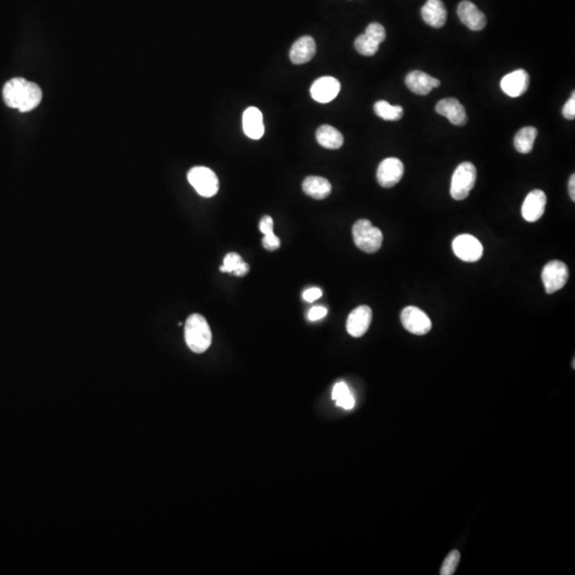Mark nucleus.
Here are the masks:
<instances>
[{
	"mask_svg": "<svg viewBox=\"0 0 575 575\" xmlns=\"http://www.w3.org/2000/svg\"><path fill=\"white\" fill-rule=\"evenodd\" d=\"M454 254L465 262H476L482 258L484 249L480 240L471 234H461L456 236L453 244Z\"/></svg>",
	"mask_w": 575,
	"mask_h": 575,
	"instance_id": "8",
	"label": "nucleus"
},
{
	"mask_svg": "<svg viewBox=\"0 0 575 575\" xmlns=\"http://www.w3.org/2000/svg\"><path fill=\"white\" fill-rule=\"evenodd\" d=\"M317 51L315 40L311 36H302L294 42L290 51V59L294 64H304L315 57Z\"/></svg>",
	"mask_w": 575,
	"mask_h": 575,
	"instance_id": "18",
	"label": "nucleus"
},
{
	"mask_svg": "<svg viewBox=\"0 0 575 575\" xmlns=\"http://www.w3.org/2000/svg\"><path fill=\"white\" fill-rule=\"evenodd\" d=\"M303 191L315 199H324L332 193V184L323 177L309 176L304 180Z\"/></svg>",
	"mask_w": 575,
	"mask_h": 575,
	"instance_id": "20",
	"label": "nucleus"
},
{
	"mask_svg": "<svg viewBox=\"0 0 575 575\" xmlns=\"http://www.w3.org/2000/svg\"><path fill=\"white\" fill-rule=\"evenodd\" d=\"M243 130L246 136L259 140L265 134L262 113L256 107H249L243 113Z\"/></svg>",
	"mask_w": 575,
	"mask_h": 575,
	"instance_id": "19",
	"label": "nucleus"
},
{
	"mask_svg": "<svg viewBox=\"0 0 575 575\" xmlns=\"http://www.w3.org/2000/svg\"><path fill=\"white\" fill-rule=\"evenodd\" d=\"M374 111L378 117H382L384 121L401 120L403 117L404 110L401 106H392L388 101H380L374 105Z\"/></svg>",
	"mask_w": 575,
	"mask_h": 575,
	"instance_id": "25",
	"label": "nucleus"
},
{
	"mask_svg": "<svg viewBox=\"0 0 575 575\" xmlns=\"http://www.w3.org/2000/svg\"><path fill=\"white\" fill-rule=\"evenodd\" d=\"M476 169L471 162L459 164L451 180V196L455 201H463L468 197L476 182Z\"/></svg>",
	"mask_w": 575,
	"mask_h": 575,
	"instance_id": "4",
	"label": "nucleus"
},
{
	"mask_svg": "<svg viewBox=\"0 0 575 575\" xmlns=\"http://www.w3.org/2000/svg\"><path fill=\"white\" fill-rule=\"evenodd\" d=\"M355 48L356 51H358L360 55L372 57L380 49V44L373 41L372 38L363 34L356 38Z\"/></svg>",
	"mask_w": 575,
	"mask_h": 575,
	"instance_id": "26",
	"label": "nucleus"
},
{
	"mask_svg": "<svg viewBox=\"0 0 575 575\" xmlns=\"http://www.w3.org/2000/svg\"><path fill=\"white\" fill-rule=\"evenodd\" d=\"M317 141L327 149H338L343 145L344 138L341 132L330 125H322L317 130Z\"/></svg>",
	"mask_w": 575,
	"mask_h": 575,
	"instance_id": "21",
	"label": "nucleus"
},
{
	"mask_svg": "<svg viewBox=\"0 0 575 575\" xmlns=\"http://www.w3.org/2000/svg\"><path fill=\"white\" fill-rule=\"evenodd\" d=\"M353 239L359 249L365 253L374 254L382 247L384 236L380 228L373 226L370 221L363 219L354 224Z\"/></svg>",
	"mask_w": 575,
	"mask_h": 575,
	"instance_id": "3",
	"label": "nucleus"
},
{
	"mask_svg": "<svg viewBox=\"0 0 575 575\" xmlns=\"http://www.w3.org/2000/svg\"><path fill=\"white\" fill-rule=\"evenodd\" d=\"M350 392H351L350 388L345 382H337L334 384V389H332V399L337 401V400L341 399L342 396L346 395Z\"/></svg>",
	"mask_w": 575,
	"mask_h": 575,
	"instance_id": "29",
	"label": "nucleus"
},
{
	"mask_svg": "<svg viewBox=\"0 0 575 575\" xmlns=\"http://www.w3.org/2000/svg\"><path fill=\"white\" fill-rule=\"evenodd\" d=\"M547 206V195L541 190H534L525 197L522 205V215L525 221L537 222L543 215Z\"/></svg>",
	"mask_w": 575,
	"mask_h": 575,
	"instance_id": "13",
	"label": "nucleus"
},
{
	"mask_svg": "<svg viewBox=\"0 0 575 575\" xmlns=\"http://www.w3.org/2000/svg\"><path fill=\"white\" fill-rule=\"evenodd\" d=\"M530 75L524 69H517L509 73L501 80V88L509 97H519L528 91Z\"/></svg>",
	"mask_w": 575,
	"mask_h": 575,
	"instance_id": "14",
	"label": "nucleus"
},
{
	"mask_svg": "<svg viewBox=\"0 0 575 575\" xmlns=\"http://www.w3.org/2000/svg\"><path fill=\"white\" fill-rule=\"evenodd\" d=\"M327 315V309L325 307H322V306H317V307H313V308L310 309L308 313V319L309 321H319L321 319L325 318Z\"/></svg>",
	"mask_w": 575,
	"mask_h": 575,
	"instance_id": "32",
	"label": "nucleus"
},
{
	"mask_svg": "<svg viewBox=\"0 0 575 575\" xmlns=\"http://www.w3.org/2000/svg\"><path fill=\"white\" fill-rule=\"evenodd\" d=\"M322 290L319 289V288H310V289L306 290V291L304 292L303 297L306 302H308V303H313V302L317 301V299H320L321 296H322Z\"/></svg>",
	"mask_w": 575,
	"mask_h": 575,
	"instance_id": "33",
	"label": "nucleus"
},
{
	"mask_svg": "<svg viewBox=\"0 0 575 575\" xmlns=\"http://www.w3.org/2000/svg\"><path fill=\"white\" fill-rule=\"evenodd\" d=\"M273 227H274V223L270 215H265L259 223V230L265 234L262 240L263 247L270 252L276 251L280 247V238L274 234Z\"/></svg>",
	"mask_w": 575,
	"mask_h": 575,
	"instance_id": "22",
	"label": "nucleus"
},
{
	"mask_svg": "<svg viewBox=\"0 0 575 575\" xmlns=\"http://www.w3.org/2000/svg\"><path fill=\"white\" fill-rule=\"evenodd\" d=\"M541 278L546 292L548 294L555 293L563 289L568 282V267L561 261H550L542 270Z\"/></svg>",
	"mask_w": 575,
	"mask_h": 575,
	"instance_id": "6",
	"label": "nucleus"
},
{
	"mask_svg": "<svg viewBox=\"0 0 575 575\" xmlns=\"http://www.w3.org/2000/svg\"><path fill=\"white\" fill-rule=\"evenodd\" d=\"M341 84L334 77H321L313 82L310 94L315 101L327 103L334 101L339 94Z\"/></svg>",
	"mask_w": 575,
	"mask_h": 575,
	"instance_id": "12",
	"label": "nucleus"
},
{
	"mask_svg": "<svg viewBox=\"0 0 575 575\" xmlns=\"http://www.w3.org/2000/svg\"><path fill=\"white\" fill-rule=\"evenodd\" d=\"M401 321L407 332L423 336L432 330V321L428 315L415 306H408L401 313Z\"/></svg>",
	"mask_w": 575,
	"mask_h": 575,
	"instance_id": "7",
	"label": "nucleus"
},
{
	"mask_svg": "<svg viewBox=\"0 0 575 575\" xmlns=\"http://www.w3.org/2000/svg\"><path fill=\"white\" fill-rule=\"evenodd\" d=\"M575 175L573 174L572 176L570 177V180H569V194H570L571 199L573 201H575Z\"/></svg>",
	"mask_w": 575,
	"mask_h": 575,
	"instance_id": "34",
	"label": "nucleus"
},
{
	"mask_svg": "<svg viewBox=\"0 0 575 575\" xmlns=\"http://www.w3.org/2000/svg\"><path fill=\"white\" fill-rule=\"evenodd\" d=\"M457 14L461 22L472 32H480L487 25V19L484 13L469 0H463L459 3Z\"/></svg>",
	"mask_w": 575,
	"mask_h": 575,
	"instance_id": "11",
	"label": "nucleus"
},
{
	"mask_svg": "<svg viewBox=\"0 0 575 575\" xmlns=\"http://www.w3.org/2000/svg\"><path fill=\"white\" fill-rule=\"evenodd\" d=\"M188 180L203 197H212L219 191V180L215 173L205 167H195L188 173Z\"/></svg>",
	"mask_w": 575,
	"mask_h": 575,
	"instance_id": "5",
	"label": "nucleus"
},
{
	"mask_svg": "<svg viewBox=\"0 0 575 575\" xmlns=\"http://www.w3.org/2000/svg\"><path fill=\"white\" fill-rule=\"evenodd\" d=\"M3 96L8 107L25 113L40 105L43 93L41 88L34 82L24 78H13L3 86Z\"/></svg>",
	"mask_w": 575,
	"mask_h": 575,
	"instance_id": "1",
	"label": "nucleus"
},
{
	"mask_svg": "<svg viewBox=\"0 0 575 575\" xmlns=\"http://www.w3.org/2000/svg\"><path fill=\"white\" fill-rule=\"evenodd\" d=\"M436 111L456 126H463L468 121L465 107L456 98H444L436 106Z\"/></svg>",
	"mask_w": 575,
	"mask_h": 575,
	"instance_id": "15",
	"label": "nucleus"
},
{
	"mask_svg": "<svg viewBox=\"0 0 575 575\" xmlns=\"http://www.w3.org/2000/svg\"><path fill=\"white\" fill-rule=\"evenodd\" d=\"M421 15L423 21L434 28H442L447 23V9L441 0H428L421 9Z\"/></svg>",
	"mask_w": 575,
	"mask_h": 575,
	"instance_id": "17",
	"label": "nucleus"
},
{
	"mask_svg": "<svg viewBox=\"0 0 575 575\" xmlns=\"http://www.w3.org/2000/svg\"><path fill=\"white\" fill-rule=\"evenodd\" d=\"M563 115L567 120H574L575 119V95L573 92L572 97L567 101L563 109Z\"/></svg>",
	"mask_w": 575,
	"mask_h": 575,
	"instance_id": "30",
	"label": "nucleus"
},
{
	"mask_svg": "<svg viewBox=\"0 0 575 575\" xmlns=\"http://www.w3.org/2000/svg\"><path fill=\"white\" fill-rule=\"evenodd\" d=\"M365 34L380 45L386 40V30L380 23H372V24L369 25L365 29Z\"/></svg>",
	"mask_w": 575,
	"mask_h": 575,
	"instance_id": "28",
	"label": "nucleus"
},
{
	"mask_svg": "<svg viewBox=\"0 0 575 575\" xmlns=\"http://www.w3.org/2000/svg\"><path fill=\"white\" fill-rule=\"evenodd\" d=\"M336 404L337 406H339L346 411H351L355 406V399H354L353 394L350 392L346 395L342 396L341 399L337 400Z\"/></svg>",
	"mask_w": 575,
	"mask_h": 575,
	"instance_id": "31",
	"label": "nucleus"
},
{
	"mask_svg": "<svg viewBox=\"0 0 575 575\" xmlns=\"http://www.w3.org/2000/svg\"><path fill=\"white\" fill-rule=\"evenodd\" d=\"M459 561H461V553L456 550L452 551L448 555L447 559H444L441 569H440V574L453 575L456 569H457V566H458Z\"/></svg>",
	"mask_w": 575,
	"mask_h": 575,
	"instance_id": "27",
	"label": "nucleus"
},
{
	"mask_svg": "<svg viewBox=\"0 0 575 575\" xmlns=\"http://www.w3.org/2000/svg\"><path fill=\"white\" fill-rule=\"evenodd\" d=\"M537 129L535 127H524L520 129L515 136V147L519 153L530 154L537 138Z\"/></svg>",
	"mask_w": 575,
	"mask_h": 575,
	"instance_id": "23",
	"label": "nucleus"
},
{
	"mask_svg": "<svg viewBox=\"0 0 575 575\" xmlns=\"http://www.w3.org/2000/svg\"><path fill=\"white\" fill-rule=\"evenodd\" d=\"M404 164L397 158H387L380 162L376 173L378 182L382 188H392L403 178Z\"/></svg>",
	"mask_w": 575,
	"mask_h": 575,
	"instance_id": "9",
	"label": "nucleus"
},
{
	"mask_svg": "<svg viewBox=\"0 0 575 575\" xmlns=\"http://www.w3.org/2000/svg\"><path fill=\"white\" fill-rule=\"evenodd\" d=\"M221 272L234 273L236 276L243 277L249 274V265L236 253L227 254L224 258V265L220 267Z\"/></svg>",
	"mask_w": 575,
	"mask_h": 575,
	"instance_id": "24",
	"label": "nucleus"
},
{
	"mask_svg": "<svg viewBox=\"0 0 575 575\" xmlns=\"http://www.w3.org/2000/svg\"><path fill=\"white\" fill-rule=\"evenodd\" d=\"M372 315V309L369 306H359L350 313L346 321V330L354 338H360L368 332Z\"/></svg>",
	"mask_w": 575,
	"mask_h": 575,
	"instance_id": "10",
	"label": "nucleus"
},
{
	"mask_svg": "<svg viewBox=\"0 0 575 575\" xmlns=\"http://www.w3.org/2000/svg\"><path fill=\"white\" fill-rule=\"evenodd\" d=\"M406 86L413 93L428 95L432 88L440 86V80L421 71H413L406 76Z\"/></svg>",
	"mask_w": 575,
	"mask_h": 575,
	"instance_id": "16",
	"label": "nucleus"
},
{
	"mask_svg": "<svg viewBox=\"0 0 575 575\" xmlns=\"http://www.w3.org/2000/svg\"><path fill=\"white\" fill-rule=\"evenodd\" d=\"M184 338L189 349L196 354L205 353L212 343V332L203 315H190L184 326Z\"/></svg>",
	"mask_w": 575,
	"mask_h": 575,
	"instance_id": "2",
	"label": "nucleus"
}]
</instances>
